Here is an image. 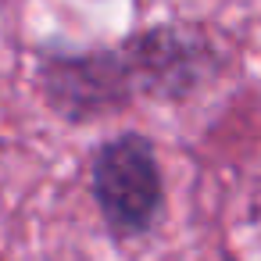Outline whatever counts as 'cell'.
<instances>
[{
	"label": "cell",
	"instance_id": "cell-1",
	"mask_svg": "<svg viewBox=\"0 0 261 261\" xmlns=\"http://www.w3.org/2000/svg\"><path fill=\"white\" fill-rule=\"evenodd\" d=\"M36 93L68 125H90L147 100L133 47H43L36 54Z\"/></svg>",
	"mask_w": 261,
	"mask_h": 261
},
{
	"label": "cell",
	"instance_id": "cell-2",
	"mask_svg": "<svg viewBox=\"0 0 261 261\" xmlns=\"http://www.w3.org/2000/svg\"><path fill=\"white\" fill-rule=\"evenodd\" d=\"M90 197L111 243L147 240L165 215V168L150 136L125 129L90 154Z\"/></svg>",
	"mask_w": 261,
	"mask_h": 261
}]
</instances>
